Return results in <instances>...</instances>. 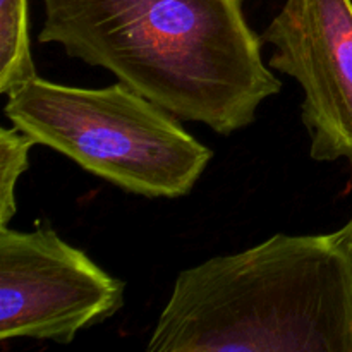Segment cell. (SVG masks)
I'll return each instance as SVG.
<instances>
[{"mask_svg":"<svg viewBox=\"0 0 352 352\" xmlns=\"http://www.w3.org/2000/svg\"><path fill=\"white\" fill-rule=\"evenodd\" d=\"M3 112L38 144L144 198L189 195L213 157L177 117L122 81L78 88L38 76L7 95Z\"/></svg>","mask_w":352,"mask_h":352,"instance_id":"3957f363","label":"cell"},{"mask_svg":"<svg viewBox=\"0 0 352 352\" xmlns=\"http://www.w3.org/2000/svg\"><path fill=\"white\" fill-rule=\"evenodd\" d=\"M337 239L340 241V244L344 246L346 253L349 254L351 263H352V217L347 220V223H344L339 230H336Z\"/></svg>","mask_w":352,"mask_h":352,"instance_id":"ba28073f","label":"cell"},{"mask_svg":"<svg viewBox=\"0 0 352 352\" xmlns=\"http://www.w3.org/2000/svg\"><path fill=\"white\" fill-rule=\"evenodd\" d=\"M126 284L55 230L0 227V339L69 344L116 316Z\"/></svg>","mask_w":352,"mask_h":352,"instance_id":"277c9868","label":"cell"},{"mask_svg":"<svg viewBox=\"0 0 352 352\" xmlns=\"http://www.w3.org/2000/svg\"><path fill=\"white\" fill-rule=\"evenodd\" d=\"M38 41L107 69L179 120L230 136L282 89L244 0H43Z\"/></svg>","mask_w":352,"mask_h":352,"instance_id":"6da1fadb","label":"cell"},{"mask_svg":"<svg viewBox=\"0 0 352 352\" xmlns=\"http://www.w3.org/2000/svg\"><path fill=\"white\" fill-rule=\"evenodd\" d=\"M38 78L31 55L30 0H0V93Z\"/></svg>","mask_w":352,"mask_h":352,"instance_id":"8992f818","label":"cell"},{"mask_svg":"<svg viewBox=\"0 0 352 352\" xmlns=\"http://www.w3.org/2000/svg\"><path fill=\"white\" fill-rule=\"evenodd\" d=\"M36 144L16 126L0 129V227H9L16 215L17 181L30 167V151Z\"/></svg>","mask_w":352,"mask_h":352,"instance_id":"52a82bcc","label":"cell"},{"mask_svg":"<svg viewBox=\"0 0 352 352\" xmlns=\"http://www.w3.org/2000/svg\"><path fill=\"white\" fill-rule=\"evenodd\" d=\"M148 352H352V263L336 232L275 234L182 270Z\"/></svg>","mask_w":352,"mask_h":352,"instance_id":"7a4b0ae2","label":"cell"},{"mask_svg":"<svg viewBox=\"0 0 352 352\" xmlns=\"http://www.w3.org/2000/svg\"><path fill=\"white\" fill-rule=\"evenodd\" d=\"M261 40L268 65L301 86L313 160L352 165V0H285Z\"/></svg>","mask_w":352,"mask_h":352,"instance_id":"5b68a950","label":"cell"}]
</instances>
